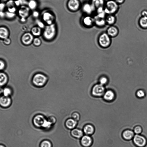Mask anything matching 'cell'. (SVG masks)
I'll list each match as a JSON object with an SVG mask.
<instances>
[{"label":"cell","instance_id":"cell-1","mask_svg":"<svg viewBox=\"0 0 147 147\" xmlns=\"http://www.w3.org/2000/svg\"><path fill=\"white\" fill-rule=\"evenodd\" d=\"M119 7V4L114 0H107L104 8L107 14L115 15L118 11Z\"/></svg>","mask_w":147,"mask_h":147},{"label":"cell","instance_id":"cell-2","mask_svg":"<svg viewBox=\"0 0 147 147\" xmlns=\"http://www.w3.org/2000/svg\"><path fill=\"white\" fill-rule=\"evenodd\" d=\"M80 9L84 14L92 16L96 11V9L90 1H85L82 3Z\"/></svg>","mask_w":147,"mask_h":147},{"label":"cell","instance_id":"cell-3","mask_svg":"<svg viewBox=\"0 0 147 147\" xmlns=\"http://www.w3.org/2000/svg\"><path fill=\"white\" fill-rule=\"evenodd\" d=\"M82 4L80 0H68L67 6L70 11L75 12L81 9Z\"/></svg>","mask_w":147,"mask_h":147},{"label":"cell","instance_id":"cell-4","mask_svg":"<svg viewBox=\"0 0 147 147\" xmlns=\"http://www.w3.org/2000/svg\"><path fill=\"white\" fill-rule=\"evenodd\" d=\"M105 89L103 85L99 84L94 85L91 89V94L95 97H102L105 92Z\"/></svg>","mask_w":147,"mask_h":147},{"label":"cell","instance_id":"cell-5","mask_svg":"<svg viewBox=\"0 0 147 147\" xmlns=\"http://www.w3.org/2000/svg\"><path fill=\"white\" fill-rule=\"evenodd\" d=\"M80 22L86 28H91L94 25V19L92 16L84 14L81 18Z\"/></svg>","mask_w":147,"mask_h":147},{"label":"cell","instance_id":"cell-6","mask_svg":"<svg viewBox=\"0 0 147 147\" xmlns=\"http://www.w3.org/2000/svg\"><path fill=\"white\" fill-rule=\"evenodd\" d=\"M55 33V26L52 24L46 26L44 32L43 36L46 39L50 40L54 37Z\"/></svg>","mask_w":147,"mask_h":147},{"label":"cell","instance_id":"cell-7","mask_svg":"<svg viewBox=\"0 0 147 147\" xmlns=\"http://www.w3.org/2000/svg\"><path fill=\"white\" fill-rule=\"evenodd\" d=\"M47 78L44 75L40 74L35 75L32 79V82L36 86H43L47 80Z\"/></svg>","mask_w":147,"mask_h":147},{"label":"cell","instance_id":"cell-8","mask_svg":"<svg viewBox=\"0 0 147 147\" xmlns=\"http://www.w3.org/2000/svg\"><path fill=\"white\" fill-rule=\"evenodd\" d=\"M99 44L102 47H107L108 46L111 42L110 36L107 33H103L99 36L98 39Z\"/></svg>","mask_w":147,"mask_h":147},{"label":"cell","instance_id":"cell-9","mask_svg":"<svg viewBox=\"0 0 147 147\" xmlns=\"http://www.w3.org/2000/svg\"><path fill=\"white\" fill-rule=\"evenodd\" d=\"M133 142L138 147H144L146 144L147 141L145 138L141 136L136 134L134 136Z\"/></svg>","mask_w":147,"mask_h":147},{"label":"cell","instance_id":"cell-10","mask_svg":"<svg viewBox=\"0 0 147 147\" xmlns=\"http://www.w3.org/2000/svg\"><path fill=\"white\" fill-rule=\"evenodd\" d=\"M46 119L43 115H36L33 119L34 125L37 127H42Z\"/></svg>","mask_w":147,"mask_h":147},{"label":"cell","instance_id":"cell-11","mask_svg":"<svg viewBox=\"0 0 147 147\" xmlns=\"http://www.w3.org/2000/svg\"><path fill=\"white\" fill-rule=\"evenodd\" d=\"M81 145L84 147H90L92 145L93 139L91 136L84 135L80 139Z\"/></svg>","mask_w":147,"mask_h":147},{"label":"cell","instance_id":"cell-12","mask_svg":"<svg viewBox=\"0 0 147 147\" xmlns=\"http://www.w3.org/2000/svg\"><path fill=\"white\" fill-rule=\"evenodd\" d=\"M115 92L111 90H108L106 91L102 96L103 98L106 101L111 102L115 98Z\"/></svg>","mask_w":147,"mask_h":147},{"label":"cell","instance_id":"cell-13","mask_svg":"<svg viewBox=\"0 0 147 147\" xmlns=\"http://www.w3.org/2000/svg\"><path fill=\"white\" fill-rule=\"evenodd\" d=\"M94 25L97 27L102 28L105 26L107 24L105 18L99 17L95 16H93Z\"/></svg>","mask_w":147,"mask_h":147},{"label":"cell","instance_id":"cell-14","mask_svg":"<svg viewBox=\"0 0 147 147\" xmlns=\"http://www.w3.org/2000/svg\"><path fill=\"white\" fill-rule=\"evenodd\" d=\"M78 121L71 118L67 119L65 122V125L68 129L72 130L76 127Z\"/></svg>","mask_w":147,"mask_h":147},{"label":"cell","instance_id":"cell-15","mask_svg":"<svg viewBox=\"0 0 147 147\" xmlns=\"http://www.w3.org/2000/svg\"><path fill=\"white\" fill-rule=\"evenodd\" d=\"M82 130L85 135L91 136L94 133L95 128L92 125L87 124L85 125Z\"/></svg>","mask_w":147,"mask_h":147},{"label":"cell","instance_id":"cell-16","mask_svg":"<svg viewBox=\"0 0 147 147\" xmlns=\"http://www.w3.org/2000/svg\"><path fill=\"white\" fill-rule=\"evenodd\" d=\"M11 100L9 96H3L0 99L1 106L3 107H9L11 104Z\"/></svg>","mask_w":147,"mask_h":147},{"label":"cell","instance_id":"cell-17","mask_svg":"<svg viewBox=\"0 0 147 147\" xmlns=\"http://www.w3.org/2000/svg\"><path fill=\"white\" fill-rule=\"evenodd\" d=\"M71 134L73 137L79 139H80L84 134L82 130L77 128L71 130Z\"/></svg>","mask_w":147,"mask_h":147},{"label":"cell","instance_id":"cell-18","mask_svg":"<svg viewBox=\"0 0 147 147\" xmlns=\"http://www.w3.org/2000/svg\"><path fill=\"white\" fill-rule=\"evenodd\" d=\"M33 40V36L29 33L24 34L22 38V41L25 45H28L30 44Z\"/></svg>","mask_w":147,"mask_h":147},{"label":"cell","instance_id":"cell-19","mask_svg":"<svg viewBox=\"0 0 147 147\" xmlns=\"http://www.w3.org/2000/svg\"><path fill=\"white\" fill-rule=\"evenodd\" d=\"M106 33L110 36L114 37L118 34V30L117 28L114 25L110 26L107 28Z\"/></svg>","mask_w":147,"mask_h":147},{"label":"cell","instance_id":"cell-20","mask_svg":"<svg viewBox=\"0 0 147 147\" xmlns=\"http://www.w3.org/2000/svg\"><path fill=\"white\" fill-rule=\"evenodd\" d=\"M105 20L107 24L109 26L113 25L116 21V17L114 14H107Z\"/></svg>","mask_w":147,"mask_h":147},{"label":"cell","instance_id":"cell-21","mask_svg":"<svg viewBox=\"0 0 147 147\" xmlns=\"http://www.w3.org/2000/svg\"><path fill=\"white\" fill-rule=\"evenodd\" d=\"M96 9L104 7L106 1L105 0H90L89 1Z\"/></svg>","mask_w":147,"mask_h":147},{"label":"cell","instance_id":"cell-22","mask_svg":"<svg viewBox=\"0 0 147 147\" xmlns=\"http://www.w3.org/2000/svg\"><path fill=\"white\" fill-rule=\"evenodd\" d=\"M134 133L131 130L128 129L125 130L122 134L123 138L125 140H130L134 137Z\"/></svg>","mask_w":147,"mask_h":147},{"label":"cell","instance_id":"cell-23","mask_svg":"<svg viewBox=\"0 0 147 147\" xmlns=\"http://www.w3.org/2000/svg\"><path fill=\"white\" fill-rule=\"evenodd\" d=\"M43 18L44 21L49 25H51L53 20V16L52 15L48 12L45 13L43 15Z\"/></svg>","mask_w":147,"mask_h":147},{"label":"cell","instance_id":"cell-24","mask_svg":"<svg viewBox=\"0 0 147 147\" xmlns=\"http://www.w3.org/2000/svg\"><path fill=\"white\" fill-rule=\"evenodd\" d=\"M29 9L24 7H22L19 11V14L22 18H25L28 15Z\"/></svg>","mask_w":147,"mask_h":147},{"label":"cell","instance_id":"cell-25","mask_svg":"<svg viewBox=\"0 0 147 147\" xmlns=\"http://www.w3.org/2000/svg\"><path fill=\"white\" fill-rule=\"evenodd\" d=\"M9 34L7 29L4 27H1L0 28V36L1 38L5 39L7 38Z\"/></svg>","mask_w":147,"mask_h":147},{"label":"cell","instance_id":"cell-26","mask_svg":"<svg viewBox=\"0 0 147 147\" xmlns=\"http://www.w3.org/2000/svg\"><path fill=\"white\" fill-rule=\"evenodd\" d=\"M0 84L1 86H3L7 82V78L6 75L3 73L0 74Z\"/></svg>","mask_w":147,"mask_h":147},{"label":"cell","instance_id":"cell-27","mask_svg":"<svg viewBox=\"0 0 147 147\" xmlns=\"http://www.w3.org/2000/svg\"><path fill=\"white\" fill-rule=\"evenodd\" d=\"M31 32L34 35L38 36L40 34L41 31L40 28L34 27L32 28Z\"/></svg>","mask_w":147,"mask_h":147},{"label":"cell","instance_id":"cell-28","mask_svg":"<svg viewBox=\"0 0 147 147\" xmlns=\"http://www.w3.org/2000/svg\"><path fill=\"white\" fill-rule=\"evenodd\" d=\"M40 147H52V144L49 141L44 140L41 142Z\"/></svg>","mask_w":147,"mask_h":147},{"label":"cell","instance_id":"cell-29","mask_svg":"<svg viewBox=\"0 0 147 147\" xmlns=\"http://www.w3.org/2000/svg\"><path fill=\"white\" fill-rule=\"evenodd\" d=\"M140 23L141 26L144 27H147V16H143L140 20Z\"/></svg>","mask_w":147,"mask_h":147},{"label":"cell","instance_id":"cell-30","mask_svg":"<svg viewBox=\"0 0 147 147\" xmlns=\"http://www.w3.org/2000/svg\"><path fill=\"white\" fill-rule=\"evenodd\" d=\"M71 118L78 121L80 120V113L76 111H75L72 113L71 115Z\"/></svg>","mask_w":147,"mask_h":147},{"label":"cell","instance_id":"cell-31","mask_svg":"<svg viewBox=\"0 0 147 147\" xmlns=\"http://www.w3.org/2000/svg\"><path fill=\"white\" fill-rule=\"evenodd\" d=\"M11 89L8 88H6L4 89L3 91L4 96H9L11 94Z\"/></svg>","mask_w":147,"mask_h":147},{"label":"cell","instance_id":"cell-32","mask_svg":"<svg viewBox=\"0 0 147 147\" xmlns=\"http://www.w3.org/2000/svg\"><path fill=\"white\" fill-rule=\"evenodd\" d=\"M28 6L30 9H34L36 7V3L34 0H31L29 2Z\"/></svg>","mask_w":147,"mask_h":147},{"label":"cell","instance_id":"cell-33","mask_svg":"<svg viewBox=\"0 0 147 147\" xmlns=\"http://www.w3.org/2000/svg\"><path fill=\"white\" fill-rule=\"evenodd\" d=\"M136 95L138 97L142 98L145 96V93L143 90H139L137 92Z\"/></svg>","mask_w":147,"mask_h":147},{"label":"cell","instance_id":"cell-34","mask_svg":"<svg viewBox=\"0 0 147 147\" xmlns=\"http://www.w3.org/2000/svg\"><path fill=\"white\" fill-rule=\"evenodd\" d=\"M142 130L141 127L140 126H137L134 128V131L136 134H138L141 133Z\"/></svg>","mask_w":147,"mask_h":147},{"label":"cell","instance_id":"cell-35","mask_svg":"<svg viewBox=\"0 0 147 147\" xmlns=\"http://www.w3.org/2000/svg\"><path fill=\"white\" fill-rule=\"evenodd\" d=\"M100 84L103 85L106 84L107 82V79L105 77L101 78L99 80Z\"/></svg>","mask_w":147,"mask_h":147},{"label":"cell","instance_id":"cell-36","mask_svg":"<svg viewBox=\"0 0 147 147\" xmlns=\"http://www.w3.org/2000/svg\"><path fill=\"white\" fill-rule=\"evenodd\" d=\"M48 120L52 124H54L56 121V120L55 117L51 116L48 119Z\"/></svg>","mask_w":147,"mask_h":147},{"label":"cell","instance_id":"cell-37","mask_svg":"<svg viewBox=\"0 0 147 147\" xmlns=\"http://www.w3.org/2000/svg\"><path fill=\"white\" fill-rule=\"evenodd\" d=\"M33 43L34 45L36 46H38L41 44V41L38 38H35L33 40Z\"/></svg>","mask_w":147,"mask_h":147},{"label":"cell","instance_id":"cell-38","mask_svg":"<svg viewBox=\"0 0 147 147\" xmlns=\"http://www.w3.org/2000/svg\"><path fill=\"white\" fill-rule=\"evenodd\" d=\"M7 16L9 18H12L14 16V14L10 12H7L6 13Z\"/></svg>","mask_w":147,"mask_h":147},{"label":"cell","instance_id":"cell-39","mask_svg":"<svg viewBox=\"0 0 147 147\" xmlns=\"http://www.w3.org/2000/svg\"><path fill=\"white\" fill-rule=\"evenodd\" d=\"M3 42L5 44L9 45L11 41L10 39L7 38L4 39Z\"/></svg>","mask_w":147,"mask_h":147},{"label":"cell","instance_id":"cell-40","mask_svg":"<svg viewBox=\"0 0 147 147\" xmlns=\"http://www.w3.org/2000/svg\"><path fill=\"white\" fill-rule=\"evenodd\" d=\"M0 69L1 70L3 69L4 68L5 65L4 62L3 61H2L1 60L0 61Z\"/></svg>","mask_w":147,"mask_h":147},{"label":"cell","instance_id":"cell-41","mask_svg":"<svg viewBox=\"0 0 147 147\" xmlns=\"http://www.w3.org/2000/svg\"><path fill=\"white\" fill-rule=\"evenodd\" d=\"M8 10L9 12L12 13L16 11V9L14 7H12V8H9Z\"/></svg>","mask_w":147,"mask_h":147},{"label":"cell","instance_id":"cell-42","mask_svg":"<svg viewBox=\"0 0 147 147\" xmlns=\"http://www.w3.org/2000/svg\"><path fill=\"white\" fill-rule=\"evenodd\" d=\"M37 24L39 28H42L44 26V24L41 22H39Z\"/></svg>","mask_w":147,"mask_h":147},{"label":"cell","instance_id":"cell-43","mask_svg":"<svg viewBox=\"0 0 147 147\" xmlns=\"http://www.w3.org/2000/svg\"><path fill=\"white\" fill-rule=\"evenodd\" d=\"M118 4L122 3L124 0H114Z\"/></svg>","mask_w":147,"mask_h":147},{"label":"cell","instance_id":"cell-44","mask_svg":"<svg viewBox=\"0 0 147 147\" xmlns=\"http://www.w3.org/2000/svg\"><path fill=\"white\" fill-rule=\"evenodd\" d=\"M33 15L35 17H37L39 15L38 12L37 11H35L33 13Z\"/></svg>","mask_w":147,"mask_h":147},{"label":"cell","instance_id":"cell-45","mask_svg":"<svg viewBox=\"0 0 147 147\" xmlns=\"http://www.w3.org/2000/svg\"><path fill=\"white\" fill-rule=\"evenodd\" d=\"M142 15L143 16H147V11H143L142 13Z\"/></svg>","mask_w":147,"mask_h":147},{"label":"cell","instance_id":"cell-46","mask_svg":"<svg viewBox=\"0 0 147 147\" xmlns=\"http://www.w3.org/2000/svg\"><path fill=\"white\" fill-rule=\"evenodd\" d=\"M5 7V5L3 3H1L0 4V9L1 11L3 10Z\"/></svg>","mask_w":147,"mask_h":147},{"label":"cell","instance_id":"cell-47","mask_svg":"<svg viewBox=\"0 0 147 147\" xmlns=\"http://www.w3.org/2000/svg\"><path fill=\"white\" fill-rule=\"evenodd\" d=\"M5 15V14L2 11H1L0 12V15L1 17H3Z\"/></svg>","mask_w":147,"mask_h":147},{"label":"cell","instance_id":"cell-48","mask_svg":"<svg viewBox=\"0 0 147 147\" xmlns=\"http://www.w3.org/2000/svg\"><path fill=\"white\" fill-rule=\"evenodd\" d=\"M21 20L22 21V22H24L25 21V18H22Z\"/></svg>","mask_w":147,"mask_h":147},{"label":"cell","instance_id":"cell-49","mask_svg":"<svg viewBox=\"0 0 147 147\" xmlns=\"http://www.w3.org/2000/svg\"><path fill=\"white\" fill-rule=\"evenodd\" d=\"M16 2H17L16 3V4L17 5H19L20 3L19 1L18 2V1H16Z\"/></svg>","mask_w":147,"mask_h":147},{"label":"cell","instance_id":"cell-50","mask_svg":"<svg viewBox=\"0 0 147 147\" xmlns=\"http://www.w3.org/2000/svg\"><path fill=\"white\" fill-rule=\"evenodd\" d=\"M0 147H5V146L2 144H1L0 145Z\"/></svg>","mask_w":147,"mask_h":147}]
</instances>
